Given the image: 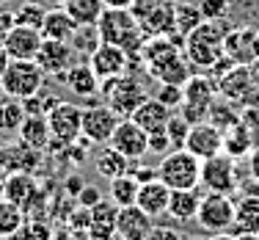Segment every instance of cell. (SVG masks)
Listing matches in <instances>:
<instances>
[{
  "mask_svg": "<svg viewBox=\"0 0 259 240\" xmlns=\"http://www.w3.org/2000/svg\"><path fill=\"white\" fill-rule=\"evenodd\" d=\"M224 45H226V25L221 20H204L199 28H193L185 36L182 50L188 55L190 66H196V69H212L218 61L226 58Z\"/></svg>",
  "mask_w": 259,
  "mask_h": 240,
  "instance_id": "1",
  "label": "cell"
},
{
  "mask_svg": "<svg viewBox=\"0 0 259 240\" xmlns=\"http://www.w3.org/2000/svg\"><path fill=\"white\" fill-rule=\"evenodd\" d=\"M97 30H100L102 42L124 47L130 55H138L144 42H146V33L141 30L138 20L133 17L130 9H108L105 6V11L100 14V20H97Z\"/></svg>",
  "mask_w": 259,
  "mask_h": 240,
  "instance_id": "2",
  "label": "cell"
},
{
  "mask_svg": "<svg viewBox=\"0 0 259 240\" xmlns=\"http://www.w3.org/2000/svg\"><path fill=\"white\" fill-rule=\"evenodd\" d=\"M100 94H102L105 105L113 108L121 119H130V116L135 113V108L149 97V94H146V89H144V83L138 80V75H133L130 69L121 72V75H116V77L102 80V83H100Z\"/></svg>",
  "mask_w": 259,
  "mask_h": 240,
  "instance_id": "3",
  "label": "cell"
},
{
  "mask_svg": "<svg viewBox=\"0 0 259 240\" xmlns=\"http://www.w3.org/2000/svg\"><path fill=\"white\" fill-rule=\"evenodd\" d=\"M157 180L171 190H190L201 185V160L188 149H171L157 163Z\"/></svg>",
  "mask_w": 259,
  "mask_h": 240,
  "instance_id": "4",
  "label": "cell"
},
{
  "mask_svg": "<svg viewBox=\"0 0 259 240\" xmlns=\"http://www.w3.org/2000/svg\"><path fill=\"white\" fill-rule=\"evenodd\" d=\"M45 77L47 75L41 72V66L36 64V61L11 58L9 69H6L3 77H0V91H3L6 97H14V100H28L30 94L41 91Z\"/></svg>",
  "mask_w": 259,
  "mask_h": 240,
  "instance_id": "5",
  "label": "cell"
},
{
  "mask_svg": "<svg viewBox=\"0 0 259 240\" xmlns=\"http://www.w3.org/2000/svg\"><path fill=\"white\" fill-rule=\"evenodd\" d=\"M47 125H50V146L66 149L69 144L83 138V108L61 100L47 113Z\"/></svg>",
  "mask_w": 259,
  "mask_h": 240,
  "instance_id": "6",
  "label": "cell"
},
{
  "mask_svg": "<svg viewBox=\"0 0 259 240\" xmlns=\"http://www.w3.org/2000/svg\"><path fill=\"white\" fill-rule=\"evenodd\" d=\"M174 0H133L130 11L146 36L174 33Z\"/></svg>",
  "mask_w": 259,
  "mask_h": 240,
  "instance_id": "7",
  "label": "cell"
},
{
  "mask_svg": "<svg viewBox=\"0 0 259 240\" xmlns=\"http://www.w3.org/2000/svg\"><path fill=\"white\" fill-rule=\"evenodd\" d=\"M196 224L207 232V235H218V232H232L234 226V202L229 193H212L207 190L201 196L199 213H196Z\"/></svg>",
  "mask_w": 259,
  "mask_h": 240,
  "instance_id": "8",
  "label": "cell"
},
{
  "mask_svg": "<svg viewBox=\"0 0 259 240\" xmlns=\"http://www.w3.org/2000/svg\"><path fill=\"white\" fill-rule=\"evenodd\" d=\"M212 193H234L237 190V166H234V157L226 155V152H218V155L201 160V185Z\"/></svg>",
  "mask_w": 259,
  "mask_h": 240,
  "instance_id": "9",
  "label": "cell"
},
{
  "mask_svg": "<svg viewBox=\"0 0 259 240\" xmlns=\"http://www.w3.org/2000/svg\"><path fill=\"white\" fill-rule=\"evenodd\" d=\"M119 122H121V116L113 108H108L105 102L102 105L83 108V141H89L94 146H105Z\"/></svg>",
  "mask_w": 259,
  "mask_h": 240,
  "instance_id": "10",
  "label": "cell"
},
{
  "mask_svg": "<svg viewBox=\"0 0 259 240\" xmlns=\"http://www.w3.org/2000/svg\"><path fill=\"white\" fill-rule=\"evenodd\" d=\"M75 58H77L75 47L69 42H58V39H45L39 53H36V64L41 66V72L47 77H55V80L64 75L72 64H77Z\"/></svg>",
  "mask_w": 259,
  "mask_h": 240,
  "instance_id": "11",
  "label": "cell"
},
{
  "mask_svg": "<svg viewBox=\"0 0 259 240\" xmlns=\"http://www.w3.org/2000/svg\"><path fill=\"white\" fill-rule=\"evenodd\" d=\"M108 144L130 160H141L149 152V133H146L144 127H138L133 119H121L119 125H116V130L110 135Z\"/></svg>",
  "mask_w": 259,
  "mask_h": 240,
  "instance_id": "12",
  "label": "cell"
},
{
  "mask_svg": "<svg viewBox=\"0 0 259 240\" xmlns=\"http://www.w3.org/2000/svg\"><path fill=\"white\" fill-rule=\"evenodd\" d=\"M89 66L94 69V75L100 77V83H102V80L116 77V75H121V72L130 69V53L119 45L102 42V45L89 55Z\"/></svg>",
  "mask_w": 259,
  "mask_h": 240,
  "instance_id": "13",
  "label": "cell"
},
{
  "mask_svg": "<svg viewBox=\"0 0 259 240\" xmlns=\"http://www.w3.org/2000/svg\"><path fill=\"white\" fill-rule=\"evenodd\" d=\"M185 149L193 152L199 160H207L218 152H224V130L212 125V122H199V125H190L188 141H185Z\"/></svg>",
  "mask_w": 259,
  "mask_h": 240,
  "instance_id": "14",
  "label": "cell"
},
{
  "mask_svg": "<svg viewBox=\"0 0 259 240\" xmlns=\"http://www.w3.org/2000/svg\"><path fill=\"white\" fill-rule=\"evenodd\" d=\"M155 229V218L138 205L119 207L116 215V237L119 240H146V235Z\"/></svg>",
  "mask_w": 259,
  "mask_h": 240,
  "instance_id": "15",
  "label": "cell"
},
{
  "mask_svg": "<svg viewBox=\"0 0 259 240\" xmlns=\"http://www.w3.org/2000/svg\"><path fill=\"white\" fill-rule=\"evenodd\" d=\"M224 53L232 64H245L259 58V30L254 28H234L226 30V45Z\"/></svg>",
  "mask_w": 259,
  "mask_h": 240,
  "instance_id": "16",
  "label": "cell"
},
{
  "mask_svg": "<svg viewBox=\"0 0 259 240\" xmlns=\"http://www.w3.org/2000/svg\"><path fill=\"white\" fill-rule=\"evenodd\" d=\"M41 42H45V36H41L39 28L14 25L9 33H6L3 47H6V53H9L11 58H17V61H36V53H39Z\"/></svg>",
  "mask_w": 259,
  "mask_h": 240,
  "instance_id": "17",
  "label": "cell"
},
{
  "mask_svg": "<svg viewBox=\"0 0 259 240\" xmlns=\"http://www.w3.org/2000/svg\"><path fill=\"white\" fill-rule=\"evenodd\" d=\"M3 199H9L17 207L28 210L39 199V182L33 180L30 171H14V174H9L3 180Z\"/></svg>",
  "mask_w": 259,
  "mask_h": 240,
  "instance_id": "18",
  "label": "cell"
},
{
  "mask_svg": "<svg viewBox=\"0 0 259 240\" xmlns=\"http://www.w3.org/2000/svg\"><path fill=\"white\" fill-rule=\"evenodd\" d=\"M168 199H171V188L165 185L163 180L152 177V180L141 182L135 205H138L141 210H146V213L152 215V218H160V215L168 213Z\"/></svg>",
  "mask_w": 259,
  "mask_h": 240,
  "instance_id": "19",
  "label": "cell"
},
{
  "mask_svg": "<svg viewBox=\"0 0 259 240\" xmlns=\"http://www.w3.org/2000/svg\"><path fill=\"white\" fill-rule=\"evenodd\" d=\"M116 215H119V207L110 199H102L94 207H89V237L91 240H113L116 237Z\"/></svg>",
  "mask_w": 259,
  "mask_h": 240,
  "instance_id": "20",
  "label": "cell"
},
{
  "mask_svg": "<svg viewBox=\"0 0 259 240\" xmlns=\"http://www.w3.org/2000/svg\"><path fill=\"white\" fill-rule=\"evenodd\" d=\"M171 116H174V110H171L168 105H163L157 97H146V100L135 108V113L130 116V119L152 135V133H163Z\"/></svg>",
  "mask_w": 259,
  "mask_h": 240,
  "instance_id": "21",
  "label": "cell"
},
{
  "mask_svg": "<svg viewBox=\"0 0 259 240\" xmlns=\"http://www.w3.org/2000/svg\"><path fill=\"white\" fill-rule=\"evenodd\" d=\"M58 80L75 97H94V94H100V77L94 75V69L89 66V61H85V64H72Z\"/></svg>",
  "mask_w": 259,
  "mask_h": 240,
  "instance_id": "22",
  "label": "cell"
},
{
  "mask_svg": "<svg viewBox=\"0 0 259 240\" xmlns=\"http://www.w3.org/2000/svg\"><path fill=\"white\" fill-rule=\"evenodd\" d=\"M218 91L226 97L229 102L243 100L245 94L251 91V72L245 64H229V69L224 75H218Z\"/></svg>",
  "mask_w": 259,
  "mask_h": 240,
  "instance_id": "23",
  "label": "cell"
},
{
  "mask_svg": "<svg viewBox=\"0 0 259 240\" xmlns=\"http://www.w3.org/2000/svg\"><path fill=\"white\" fill-rule=\"evenodd\" d=\"M17 135H20L22 144L36 152L50 149V125H47V116H41V113H25Z\"/></svg>",
  "mask_w": 259,
  "mask_h": 240,
  "instance_id": "24",
  "label": "cell"
},
{
  "mask_svg": "<svg viewBox=\"0 0 259 240\" xmlns=\"http://www.w3.org/2000/svg\"><path fill=\"white\" fill-rule=\"evenodd\" d=\"M234 235H259V196L256 193H243L240 202H234Z\"/></svg>",
  "mask_w": 259,
  "mask_h": 240,
  "instance_id": "25",
  "label": "cell"
},
{
  "mask_svg": "<svg viewBox=\"0 0 259 240\" xmlns=\"http://www.w3.org/2000/svg\"><path fill=\"white\" fill-rule=\"evenodd\" d=\"M77 30V22L69 17V11L61 6V9L47 11L45 22H41V36L45 39H58V42H69L72 33Z\"/></svg>",
  "mask_w": 259,
  "mask_h": 240,
  "instance_id": "26",
  "label": "cell"
},
{
  "mask_svg": "<svg viewBox=\"0 0 259 240\" xmlns=\"http://www.w3.org/2000/svg\"><path fill=\"white\" fill-rule=\"evenodd\" d=\"M133 160L124 157L121 152H116L110 144H105L100 152H97V160H94V166H97V171L105 177V180H113V177H121V174H130L133 171Z\"/></svg>",
  "mask_w": 259,
  "mask_h": 240,
  "instance_id": "27",
  "label": "cell"
},
{
  "mask_svg": "<svg viewBox=\"0 0 259 240\" xmlns=\"http://www.w3.org/2000/svg\"><path fill=\"white\" fill-rule=\"evenodd\" d=\"M201 205V193L199 188H190V190H171V199H168V215L174 221H190L196 218Z\"/></svg>",
  "mask_w": 259,
  "mask_h": 240,
  "instance_id": "28",
  "label": "cell"
},
{
  "mask_svg": "<svg viewBox=\"0 0 259 240\" xmlns=\"http://www.w3.org/2000/svg\"><path fill=\"white\" fill-rule=\"evenodd\" d=\"M138 177L130 171V174H121V177H113L110 180V188H108V199L113 202L116 207H127V205H135L138 199Z\"/></svg>",
  "mask_w": 259,
  "mask_h": 240,
  "instance_id": "29",
  "label": "cell"
},
{
  "mask_svg": "<svg viewBox=\"0 0 259 240\" xmlns=\"http://www.w3.org/2000/svg\"><path fill=\"white\" fill-rule=\"evenodd\" d=\"M61 6L69 11V17L77 25H97L100 14L105 11L102 0H66V3H61Z\"/></svg>",
  "mask_w": 259,
  "mask_h": 240,
  "instance_id": "30",
  "label": "cell"
},
{
  "mask_svg": "<svg viewBox=\"0 0 259 240\" xmlns=\"http://www.w3.org/2000/svg\"><path fill=\"white\" fill-rule=\"evenodd\" d=\"M204 22V14H201L199 6L193 3H177L174 6V33L177 36H188L193 28H199Z\"/></svg>",
  "mask_w": 259,
  "mask_h": 240,
  "instance_id": "31",
  "label": "cell"
},
{
  "mask_svg": "<svg viewBox=\"0 0 259 240\" xmlns=\"http://www.w3.org/2000/svg\"><path fill=\"white\" fill-rule=\"evenodd\" d=\"M25 119V105L22 100H14V97H6L0 100V130L3 133H17Z\"/></svg>",
  "mask_w": 259,
  "mask_h": 240,
  "instance_id": "32",
  "label": "cell"
},
{
  "mask_svg": "<svg viewBox=\"0 0 259 240\" xmlns=\"http://www.w3.org/2000/svg\"><path fill=\"white\" fill-rule=\"evenodd\" d=\"M22 224H25V210L9 199H0V240H9Z\"/></svg>",
  "mask_w": 259,
  "mask_h": 240,
  "instance_id": "33",
  "label": "cell"
},
{
  "mask_svg": "<svg viewBox=\"0 0 259 240\" xmlns=\"http://www.w3.org/2000/svg\"><path fill=\"white\" fill-rule=\"evenodd\" d=\"M69 45L75 47L77 55H85V58H89V55L102 45L100 30H97V25H77V30L72 33V39H69Z\"/></svg>",
  "mask_w": 259,
  "mask_h": 240,
  "instance_id": "34",
  "label": "cell"
},
{
  "mask_svg": "<svg viewBox=\"0 0 259 240\" xmlns=\"http://www.w3.org/2000/svg\"><path fill=\"white\" fill-rule=\"evenodd\" d=\"M50 235H53V226L45 218H25V224L9 240H50Z\"/></svg>",
  "mask_w": 259,
  "mask_h": 240,
  "instance_id": "35",
  "label": "cell"
},
{
  "mask_svg": "<svg viewBox=\"0 0 259 240\" xmlns=\"http://www.w3.org/2000/svg\"><path fill=\"white\" fill-rule=\"evenodd\" d=\"M45 17H47L45 6L36 3V0H30V3H22L20 9L14 11V25H28V28H39L41 30Z\"/></svg>",
  "mask_w": 259,
  "mask_h": 240,
  "instance_id": "36",
  "label": "cell"
},
{
  "mask_svg": "<svg viewBox=\"0 0 259 240\" xmlns=\"http://www.w3.org/2000/svg\"><path fill=\"white\" fill-rule=\"evenodd\" d=\"M207 122H212L218 130H232L234 125H240L237 122V113H234V108L229 105V102H218L215 100L212 105H209V116H207Z\"/></svg>",
  "mask_w": 259,
  "mask_h": 240,
  "instance_id": "37",
  "label": "cell"
},
{
  "mask_svg": "<svg viewBox=\"0 0 259 240\" xmlns=\"http://www.w3.org/2000/svg\"><path fill=\"white\" fill-rule=\"evenodd\" d=\"M165 133H168L174 149H185V141H188V133H190V122L182 113H174L168 119V125H165Z\"/></svg>",
  "mask_w": 259,
  "mask_h": 240,
  "instance_id": "38",
  "label": "cell"
},
{
  "mask_svg": "<svg viewBox=\"0 0 259 240\" xmlns=\"http://www.w3.org/2000/svg\"><path fill=\"white\" fill-rule=\"evenodd\" d=\"M155 97H157L160 102H163V105H168L171 110H180L182 102H185L182 86H171V83H160V89H157Z\"/></svg>",
  "mask_w": 259,
  "mask_h": 240,
  "instance_id": "39",
  "label": "cell"
},
{
  "mask_svg": "<svg viewBox=\"0 0 259 240\" xmlns=\"http://www.w3.org/2000/svg\"><path fill=\"white\" fill-rule=\"evenodd\" d=\"M204 20H224L232 11V0H201L199 3Z\"/></svg>",
  "mask_w": 259,
  "mask_h": 240,
  "instance_id": "40",
  "label": "cell"
},
{
  "mask_svg": "<svg viewBox=\"0 0 259 240\" xmlns=\"http://www.w3.org/2000/svg\"><path fill=\"white\" fill-rule=\"evenodd\" d=\"M171 149H174V146H171V138H168V133H165V130L149 135V152H152V155L163 157V155H168Z\"/></svg>",
  "mask_w": 259,
  "mask_h": 240,
  "instance_id": "41",
  "label": "cell"
},
{
  "mask_svg": "<svg viewBox=\"0 0 259 240\" xmlns=\"http://www.w3.org/2000/svg\"><path fill=\"white\" fill-rule=\"evenodd\" d=\"M146 240H182L177 226H165V224H155V229L146 235Z\"/></svg>",
  "mask_w": 259,
  "mask_h": 240,
  "instance_id": "42",
  "label": "cell"
},
{
  "mask_svg": "<svg viewBox=\"0 0 259 240\" xmlns=\"http://www.w3.org/2000/svg\"><path fill=\"white\" fill-rule=\"evenodd\" d=\"M75 199H77V205H80V207H94L97 202H102V193H100V190H97L94 185H83Z\"/></svg>",
  "mask_w": 259,
  "mask_h": 240,
  "instance_id": "43",
  "label": "cell"
},
{
  "mask_svg": "<svg viewBox=\"0 0 259 240\" xmlns=\"http://www.w3.org/2000/svg\"><path fill=\"white\" fill-rule=\"evenodd\" d=\"M11 28H14V11H0V45Z\"/></svg>",
  "mask_w": 259,
  "mask_h": 240,
  "instance_id": "44",
  "label": "cell"
},
{
  "mask_svg": "<svg viewBox=\"0 0 259 240\" xmlns=\"http://www.w3.org/2000/svg\"><path fill=\"white\" fill-rule=\"evenodd\" d=\"M50 240H80V237H77V232H72V229H53Z\"/></svg>",
  "mask_w": 259,
  "mask_h": 240,
  "instance_id": "45",
  "label": "cell"
},
{
  "mask_svg": "<svg viewBox=\"0 0 259 240\" xmlns=\"http://www.w3.org/2000/svg\"><path fill=\"white\" fill-rule=\"evenodd\" d=\"M248 166H251V177H254V180H259V146H256V149H251Z\"/></svg>",
  "mask_w": 259,
  "mask_h": 240,
  "instance_id": "46",
  "label": "cell"
},
{
  "mask_svg": "<svg viewBox=\"0 0 259 240\" xmlns=\"http://www.w3.org/2000/svg\"><path fill=\"white\" fill-rule=\"evenodd\" d=\"M9 64H11V55L6 53V47L0 45V77H3V72L9 69Z\"/></svg>",
  "mask_w": 259,
  "mask_h": 240,
  "instance_id": "47",
  "label": "cell"
},
{
  "mask_svg": "<svg viewBox=\"0 0 259 240\" xmlns=\"http://www.w3.org/2000/svg\"><path fill=\"white\" fill-rule=\"evenodd\" d=\"M108 9H130L133 6V0H102Z\"/></svg>",
  "mask_w": 259,
  "mask_h": 240,
  "instance_id": "48",
  "label": "cell"
},
{
  "mask_svg": "<svg viewBox=\"0 0 259 240\" xmlns=\"http://www.w3.org/2000/svg\"><path fill=\"white\" fill-rule=\"evenodd\" d=\"M209 240H240L234 232H218V235H209Z\"/></svg>",
  "mask_w": 259,
  "mask_h": 240,
  "instance_id": "49",
  "label": "cell"
},
{
  "mask_svg": "<svg viewBox=\"0 0 259 240\" xmlns=\"http://www.w3.org/2000/svg\"><path fill=\"white\" fill-rule=\"evenodd\" d=\"M80 188H83V182H80V180H69V182H66V190H69V193H80Z\"/></svg>",
  "mask_w": 259,
  "mask_h": 240,
  "instance_id": "50",
  "label": "cell"
},
{
  "mask_svg": "<svg viewBox=\"0 0 259 240\" xmlns=\"http://www.w3.org/2000/svg\"><path fill=\"white\" fill-rule=\"evenodd\" d=\"M0 199H3V180H0Z\"/></svg>",
  "mask_w": 259,
  "mask_h": 240,
  "instance_id": "51",
  "label": "cell"
},
{
  "mask_svg": "<svg viewBox=\"0 0 259 240\" xmlns=\"http://www.w3.org/2000/svg\"><path fill=\"white\" fill-rule=\"evenodd\" d=\"M61 3H66V0H61Z\"/></svg>",
  "mask_w": 259,
  "mask_h": 240,
  "instance_id": "52",
  "label": "cell"
},
{
  "mask_svg": "<svg viewBox=\"0 0 259 240\" xmlns=\"http://www.w3.org/2000/svg\"><path fill=\"white\" fill-rule=\"evenodd\" d=\"M174 3H180V0H174Z\"/></svg>",
  "mask_w": 259,
  "mask_h": 240,
  "instance_id": "53",
  "label": "cell"
},
{
  "mask_svg": "<svg viewBox=\"0 0 259 240\" xmlns=\"http://www.w3.org/2000/svg\"><path fill=\"white\" fill-rule=\"evenodd\" d=\"M89 240H91V237H89Z\"/></svg>",
  "mask_w": 259,
  "mask_h": 240,
  "instance_id": "54",
  "label": "cell"
}]
</instances>
